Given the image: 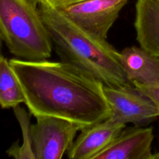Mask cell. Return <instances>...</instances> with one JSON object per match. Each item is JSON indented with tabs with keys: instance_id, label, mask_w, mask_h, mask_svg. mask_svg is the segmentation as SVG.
<instances>
[{
	"instance_id": "15",
	"label": "cell",
	"mask_w": 159,
	"mask_h": 159,
	"mask_svg": "<svg viewBox=\"0 0 159 159\" xmlns=\"http://www.w3.org/2000/svg\"><path fill=\"white\" fill-rule=\"evenodd\" d=\"M2 42H3L2 37L1 34H0V57L2 55Z\"/></svg>"
},
{
	"instance_id": "9",
	"label": "cell",
	"mask_w": 159,
	"mask_h": 159,
	"mask_svg": "<svg viewBox=\"0 0 159 159\" xmlns=\"http://www.w3.org/2000/svg\"><path fill=\"white\" fill-rule=\"evenodd\" d=\"M120 60L127 78L134 85L159 81V57L138 47H128L120 52Z\"/></svg>"
},
{
	"instance_id": "2",
	"label": "cell",
	"mask_w": 159,
	"mask_h": 159,
	"mask_svg": "<svg viewBox=\"0 0 159 159\" xmlns=\"http://www.w3.org/2000/svg\"><path fill=\"white\" fill-rule=\"evenodd\" d=\"M38 7L53 45L64 61L85 70L104 85H133L123 69L120 52L107 39L83 30L48 0H39Z\"/></svg>"
},
{
	"instance_id": "12",
	"label": "cell",
	"mask_w": 159,
	"mask_h": 159,
	"mask_svg": "<svg viewBox=\"0 0 159 159\" xmlns=\"http://www.w3.org/2000/svg\"><path fill=\"white\" fill-rule=\"evenodd\" d=\"M14 114L19 122L23 134V144L21 145L16 142L7 150L6 153L9 157L16 159H35L32 146L31 136L30 115L20 105L13 108Z\"/></svg>"
},
{
	"instance_id": "16",
	"label": "cell",
	"mask_w": 159,
	"mask_h": 159,
	"mask_svg": "<svg viewBox=\"0 0 159 159\" xmlns=\"http://www.w3.org/2000/svg\"><path fill=\"white\" fill-rule=\"evenodd\" d=\"M151 159H159V152H156V153L152 154Z\"/></svg>"
},
{
	"instance_id": "7",
	"label": "cell",
	"mask_w": 159,
	"mask_h": 159,
	"mask_svg": "<svg viewBox=\"0 0 159 159\" xmlns=\"http://www.w3.org/2000/svg\"><path fill=\"white\" fill-rule=\"evenodd\" d=\"M153 140L152 127H125L93 159H151Z\"/></svg>"
},
{
	"instance_id": "4",
	"label": "cell",
	"mask_w": 159,
	"mask_h": 159,
	"mask_svg": "<svg viewBox=\"0 0 159 159\" xmlns=\"http://www.w3.org/2000/svg\"><path fill=\"white\" fill-rule=\"evenodd\" d=\"M31 127L35 159H61L67 153L76 134L83 127L54 116H37Z\"/></svg>"
},
{
	"instance_id": "8",
	"label": "cell",
	"mask_w": 159,
	"mask_h": 159,
	"mask_svg": "<svg viewBox=\"0 0 159 159\" xmlns=\"http://www.w3.org/2000/svg\"><path fill=\"white\" fill-rule=\"evenodd\" d=\"M125 127L126 124L116 122L110 117L85 127L67 152V156L70 159H93Z\"/></svg>"
},
{
	"instance_id": "17",
	"label": "cell",
	"mask_w": 159,
	"mask_h": 159,
	"mask_svg": "<svg viewBox=\"0 0 159 159\" xmlns=\"http://www.w3.org/2000/svg\"><path fill=\"white\" fill-rule=\"evenodd\" d=\"M51 1H52V0H51Z\"/></svg>"
},
{
	"instance_id": "13",
	"label": "cell",
	"mask_w": 159,
	"mask_h": 159,
	"mask_svg": "<svg viewBox=\"0 0 159 159\" xmlns=\"http://www.w3.org/2000/svg\"><path fill=\"white\" fill-rule=\"evenodd\" d=\"M144 92L156 106L159 112V81L144 85H135Z\"/></svg>"
},
{
	"instance_id": "3",
	"label": "cell",
	"mask_w": 159,
	"mask_h": 159,
	"mask_svg": "<svg viewBox=\"0 0 159 159\" xmlns=\"http://www.w3.org/2000/svg\"><path fill=\"white\" fill-rule=\"evenodd\" d=\"M39 0H0V34L8 49L20 59L51 57L53 43L38 7Z\"/></svg>"
},
{
	"instance_id": "6",
	"label": "cell",
	"mask_w": 159,
	"mask_h": 159,
	"mask_svg": "<svg viewBox=\"0 0 159 159\" xmlns=\"http://www.w3.org/2000/svg\"><path fill=\"white\" fill-rule=\"evenodd\" d=\"M127 2L128 0H82L55 8L83 30L96 37L107 39L109 30Z\"/></svg>"
},
{
	"instance_id": "11",
	"label": "cell",
	"mask_w": 159,
	"mask_h": 159,
	"mask_svg": "<svg viewBox=\"0 0 159 159\" xmlns=\"http://www.w3.org/2000/svg\"><path fill=\"white\" fill-rule=\"evenodd\" d=\"M24 103V96L9 61L0 57V107L9 109Z\"/></svg>"
},
{
	"instance_id": "1",
	"label": "cell",
	"mask_w": 159,
	"mask_h": 159,
	"mask_svg": "<svg viewBox=\"0 0 159 159\" xmlns=\"http://www.w3.org/2000/svg\"><path fill=\"white\" fill-rule=\"evenodd\" d=\"M24 103L37 116H54L82 127L110 116L104 84L70 62L12 58Z\"/></svg>"
},
{
	"instance_id": "14",
	"label": "cell",
	"mask_w": 159,
	"mask_h": 159,
	"mask_svg": "<svg viewBox=\"0 0 159 159\" xmlns=\"http://www.w3.org/2000/svg\"><path fill=\"white\" fill-rule=\"evenodd\" d=\"M48 2H50V4L51 6H62V5H67V4H70V3H74V2H77L79 1H82V0H48Z\"/></svg>"
},
{
	"instance_id": "10",
	"label": "cell",
	"mask_w": 159,
	"mask_h": 159,
	"mask_svg": "<svg viewBox=\"0 0 159 159\" xmlns=\"http://www.w3.org/2000/svg\"><path fill=\"white\" fill-rule=\"evenodd\" d=\"M134 26L140 46L159 57V0H138Z\"/></svg>"
},
{
	"instance_id": "5",
	"label": "cell",
	"mask_w": 159,
	"mask_h": 159,
	"mask_svg": "<svg viewBox=\"0 0 159 159\" xmlns=\"http://www.w3.org/2000/svg\"><path fill=\"white\" fill-rule=\"evenodd\" d=\"M104 93L110 108V117L116 122L142 126L159 116L152 99L135 85H104Z\"/></svg>"
}]
</instances>
